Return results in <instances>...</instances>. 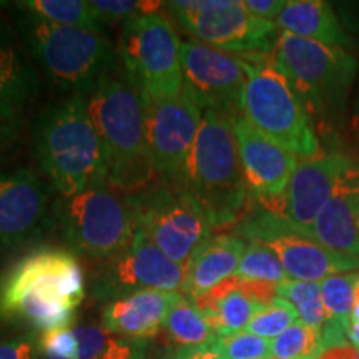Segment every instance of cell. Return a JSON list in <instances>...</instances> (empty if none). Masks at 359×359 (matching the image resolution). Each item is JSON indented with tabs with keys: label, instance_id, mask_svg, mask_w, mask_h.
I'll use <instances>...</instances> for the list:
<instances>
[{
	"label": "cell",
	"instance_id": "obj_6",
	"mask_svg": "<svg viewBox=\"0 0 359 359\" xmlns=\"http://www.w3.org/2000/svg\"><path fill=\"white\" fill-rule=\"evenodd\" d=\"M246 85L241 114L259 132L280 143L296 158H313L320 154L311 116L303 98L271 52L241 55Z\"/></svg>",
	"mask_w": 359,
	"mask_h": 359
},
{
	"label": "cell",
	"instance_id": "obj_8",
	"mask_svg": "<svg viewBox=\"0 0 359 359\" xmlns=\"http://www.w3.org/2000/svg\"><path fill=\"white\" fill-rule=\"evenodd\" d=\"M273 57L303 98L309 116H331L358 77V60L341 47L278 32Z\"/></svg>",
	"mask_w": 359,
	"mask_h": 359
},
{
	"label": "cell",
	"instance_id": "obj_15",
	"mask_svg": "<svg viewBox=\"0 0 359 359\" xmlns=\"http://www.w3.org/2000/svg\"><path fill=\"white\" fill-rule=\"evenodd\" d=\"M183 87L203 110L241 115L246 70L241 57L198 42L182 43Z\"/></svg>",
	"mask_w": 359,
	"mask_h": 359
},
{
	"label": "cell",
	"instance_id": "obj_40",
	"mask_svg": "<svg viewBox=\"0 0 359 359\" xmlns=\"http://www.w3.org/2000/svg\"><path fill=\"white\" fill-rule=\"evenodd\" d=\"M346 334L349 344H353L354 348L359 349V323H349Z\"/></svg>",
	"mask_w": 359,
	"mask_h": 359
},
{
	"label": "cell",
	"instance_id": "obj_38",
	"mask_svg": "<svg viewBox=\"0 0 359 359\" xmlns=\"http://www.w3.org/2000/svg\"><path fill=\"white\" fill-rule=\"evenodd\" d=\"M173 359H226L222 353H218L213 348V344L210 346H187L180 348L175 353Z\"/></svg>",
	"mask_w": 359,
	"mask_h": 359
},
{
	"label": "cell",
	"instance_id": "obj_2",
	"mask_svg": "<svg viewBox=\"0 0 359 359\" xmlns=\"http://www.w3.org/2000/svg\"><path fill=\"white\" fill-rule=\"evenodd\" d=\"M34 148L40 170L60 198L109 185V156L82 97L45 107L35 123Z\"/></svg>",
	"mask_w": 359,
	"mask_h": 359
},
{
	"label": "cell",
	"instance_id": "obj_7",
	"mask_svg": "<svg viewBox=\"0 0 359 359\" xmlns=\"http://www.w3.org/2000/svg\"><path fill=\"white\" fill-rule=\"evenodd\" d=\"M53 218L72 253L107 262L132 243L137 213L132 196L109 185L88 188L53 203Z\"/></svg>",
	"mask_w": 359,
	"mask_h": 359
},
{
	"label": "cell",
	"instance_id": "obj_30",
	"mask_svg": "<svg viewBox=\"0 0 359 359\" xmlns=\"http://www.w3.org/2000/svg\"><path fill=\"white\" fill-rule=\"evenodd\" d=\"M359 281V273H338L320 283L323 303L326 309V321L349 326L354 304V291Z\"/></svg>",
	"mask_w": 359,
	"mask_h": 359
},
{
	"label": "cell",
	"instance_id": "obj_33",
	"mask_svg": "<svg viewBox=\"0 0 359 359\" xmlns=\"http://www.w3.org/2000/svg\"><path fill=\"white\" fill-rule=\"evenodd\" d=\"M93 12L100 24H127L161 11L165 2L154 0H90Z\"/></svg>",
	"mask_w": 359,
	"mask_h": 359
},
{
	"label": "cell",
	"instance_id": "obj_41",
	"mask_svg": "<svg viewBox=\"0 0 359 359\" xmlns=\"http://www.w3.org/2000/svg\"><path fill=\"white\" fill-rule=\"evenodd\" d=\"M349 323H359V281L356 285V291H354V304L351 311V321Z\"/></svg>",
	"mask_w": 359,
	"mask_h": 359
},
{
	"label": "cell",
	"instance_id": "obj_44",
	"mask_svg": "<svg viewBox=\"0 0 359 359\" xmlns=\"http://www.w3.org/2000/svg\"><path fill=\"white\" fill-rule=\"evenodd\" d=\"M6 6H8L7 2H0V8H2V7H6Z\"/></svg>",
	"mask_w": 359,
	"mask_h": 359
},
{
	"label": "cell",
	"instance_id": "obj_12",
	"mask_svg": "<svg viewBox=\"0 0 359 359\" xmlns=\"http://www.w3.org/2000/svg\"><path fill=\"white\" fill-rule=\"evenodd\" d=\"M236 236L275 251L288 280L321 283L327 276L359 269V258L326 248L311 233L266 208L238 224Z\"/></svg>",
	"mask_w": 359,
	"mask_h": 359
},
{
	"label": "cell",
	"instance_id": "obj_37",
	"mask_svg": "<svg viewBox=\"0 0 359 359\" xmlns=\"http://www.w3.org/2000/svg\"><path fill=\"white\" fill-rule=\"evenodd\" d=\"M285 0H245V6L255 17L263 22L275 24L278 15H280Z\"/></svg>",
	"mask_w": 359,
	"mask_h": 359
},
{
	"label": "cell",
	"instance_id": "obj_19",
	"mask_svg": "<svg viewBox=\"0 0 359 359\" xmlns=\"http://www.w3.org/2000/svg\"><path fill=\"white\" fill-rule=\"evenodd\" d=\"M178 294L175 291L143 290L114 299L103 306V327L125 338H155Z\"/></svg>",
	"mask_w": 359,
	"mask_h": 359
},
{
	"label": "cell",
	"instance_id": "obj_45",
	"mask_svg": "<svg viewBox=\"0 0 359 359\" xmlns=\"http://www.w3.org/2000/svg\"><path fill=\"white\" fill-rule=\"evenodd\" d=\"M259 359H273V358H269V356H266V358H259Z\"/></svg>",
	"mask_w": 359,
	"mask_h": 359
},
{
	"label": "cell",
	"instance_id": "obj_16",
	"mask_svg": "<svg viewBox=\"0 0 359 359\" xmlns=\"http://www.w3.org/2000/svg\"><path fill=\"white\" fill-rule=\"evenodd\" d=\"M48 198L47 185L32 170H0V255L42 235Z\"/></svg>",
	"mask_w": 359,
	"mask_h": 359
},
{
	"label": "cell",
	"instance_id": "obj_13",
	"mask_svg": "<svg viewBox=\"0 0 359 359\" xmlns=\"http://www.w3.org/2000/svg\"><path fill=\"white\" fill-rule=\"evenodd\" d=\"M187 266L175 263L140 230L116 257L102 262L93 275L92 293L100 302H114L137 291H183Z\"/></svg>",
	"mask_w": 359,
	"mask_h": 359
},
{
	"label": "cell",
	"instance_id": "obj_24",
	"mask_svg": "<svg viewBox=\"0 0 359 359\" xmlns=\"http://www.w3.org/2000/svg\"><path fill=\"white\" fill-rule=\"evenodd\" d=\"M281 32L293 34L331 47L349 48L353 40L343 29L333 7L323 0H288L275 22Z\"/></svg>",
	"mask_w": 359,
	"mask_h": 359
},
{
	"label": "cell",
	"instance_id": "obj_17",
	"mask_svg": "<svg viewBox=\"0 0 359 359\" xmlns=\"http://www.w3.org/2000/svg\"><path fill=\"white\" fill-rule=\"evenodd\" d=\"M351 167L353 161L338 154L299 160L283 196L264 203V208L309 231L314 219L333 196L339 180Z\"/></svg>",
	"mask_w": 359,
	"mask_h": 359
},
{
	"label": "cell",
	"instance_id": "obj_9",
	"mask_svg": "<svg viewBox=\"0 0 359 359\" xmlns=\"http://www.w3.org/2000/svg\"><path fill=\"white\" fill-rule=\"evenodd\" d=\"M182 43L173 24L161 12L122 25L116 53L125 77L148 102L173 98L183 90Z\"/></svg>",
	"mask_w": 359,
	"mask_h": 359
},
{
	"label": "cell",
	"instance_id": "obj_43",
	"mask_svg": "<svg viewBox=\"0 0 359 359\" xmlns=\"http://www.w3.org/2000/svg\"><path fill=\"white\" fill-rule=\"evenodd\" d=\"M354 122H356V127H359V92H358V103H356V114H354Z\"/></svg>",
	"mask_w": 359,
	"mask_h": 359
},
{
	"label": "cell",
	"instance_id": "obj_35",
	"mask_svg": "<svg viewBox=\"0 0 359 359\" xmlns=\"http://www.w3.org/2000/svg\"><path fill=\"white\" fill-rule=\"evenodd\" d=\"M37 344L45 359H77V338L72 326L40 333Z\"/></svg>",
	"mask_w": 359,
	"mask_h": 359
},
{
	"label": "cell",
	"instance_id": "obj_22",
	"mask_svg": "<svg viewBox=\"0 0 359 359\" xmlns=\"http://www.w3.org/2000/svg\"><path fill=\"white\" fill-rule=\"evenodd\" d=\"M245 248L246 241L236 235L210 236L188 262L183 286L187 298L196 299L219 283L235 276Z\"/></svg>",
	"mask_w": 359,
	"mask_h": 359
},
{
	"label": "cell",
	"instance_id": "obj_29",
	"mask_svg": "<svg viewBox=\"0 0 359 359\" xmlns=\"http://www.w3.org/2000/svg\"><path fill=\"white\" fill-rule=\"evenodd\" d=\"M321 353V331L299 320L269 341V358L273 359H318Z\"/></svg>",
	"mask_w": 359,
	"mask_h": 359
},
{
	"label": "cell",
	"instance_id": "obj_10",
	"mask_svg": "<svg viewBox=\"0 0 359 359\" xmlns=\"http://www.w3.org/2000/svg\"><path fill=\"white\" fill-rule=\"evenodd\" d=\"M130 196L137 213V230L182 266H188L193 253L212 236L215 226L208 213L182 183L160 180Z\"/></svg>",
	"mask_w": 359,
	"mask_h": 359
},
{
	"label": "cell",
	"instance_id": "obj_3",
	"mask_svg": "<svg viewBox=\"0 0 359 359\" xmlns=\"http://www.w3.org/2000/svg\"><path fill=\"white\" fill-rule=\"evenodd\" d=\"M109 156V187L137 195L155 180L148 151L147 98L127 79L109 75L85 98Z\"/></svg>",
	"mask_w": 359,
	"mask_h": 359
},
{
	"label": "cell",
	"instance_id": "obj_42",
	"mask_svg": "<svg viewBox=\"0 0 359 359\" xmlns=\"http://www.w3.org/2000/svg\"><path fill=\"white\" fill-rule=\"evenodd\" d=\"M358 175H356V223L359 230V165H356Z\"/></svg>",
	"mask_w": 359,
	"mask_h": 359
},
{
	"label": "cell",
	"instance_id": "obj_36",
	"mask_svg": "<svg viewBox=\"0 0 359 359\" xmlns=\"http://www.w3.org/2000/svg\"><path fill=\"white\" fill-rule=\"evenodd\" d=\"M39 344L34 334L0 341V359H37Z\"/></svg>",
	"mask_w": 359,
	"mask_h": 359
},
{
	"label": "cell",
	"instance_id": "obj_28",
	"mask_svg": "<svg viewBox=\"0 0 359 359\" xmlns=\"http://www.w3.org/2000/svg\"><path fill=\"white\" fill-rule=\"evenodd\" d=\"M278 298L286 299L296 309L299 321L304 325L323 330L326 323V309L320 283L286 280L278 286Z\"/></svg>",
	"mask_w": 359,
	"mask_h": 359
},
{
	"label": "cell",
	"instance_id": "obj_14",
	"mask_svg": "<svg viewBox=\"0 0 359 359\" xmlns=\"http://www.w3.org/2000/svg\"><path fill=\"white\" fill-rule=\"evenodd\" d=\"M201 116L203 109L185 87L173 98L147 100L148 151L155 177L183 183Z\"/></svg>",
	"mask_w": 359,
	"mask_h": 359
},
{
	"label": "cell",
	"instance_id": "obj_21",
	"mask_svg": "<svg viewBox=\"0 0 359 359\" xmlns=\"http://www.w3.org/2000/svg\"><path fill=\"white\" fill-rule=\"evenodd\" d=\"M39 93L32 62L7 29H0V123L17 125Z\"/></svg>",
	"mask_w": 359,
	"mask_h": 359
},
{
	"label": "cell",
	"instance_id": "obj_1",
	"mask_svg": "<svg viewBox=\"0 0 359 359\" xmlns=\"http://www.w3.org/2000/svg\"><path fill=\"white\" fill-rule=\"evenodd\" d=\"M83 298L77 255L58 246L27 251L0 275V320L40 333L70 327Z\"/></svg>",
	"mask_w": 359,
	"mask_h": 359
},
{
	"label": "cell",
	"instance_id": "obj_18",
	"mask_svg": "<svg viewBox=\"0 0 359 359\" xmlns=\"http://www.w3.org/2000/svg\"><path fill=\"white\" fill-rule=\"evenodd\" d=\"M238 154L248 191L259 201L269 203L283 196L298 158L251 125L243 115L233 118Z\"/></svg>",
	"mask_w": 359,
	"mask_h": 359
},
{
	"label": "cell",
	"instance_id": "obj_11",
	"mask_svg": "<svg viewBox=\"0 0 359 359\" xmlns=\"http://www.w3.org/2000/svg\"><path fill=\"white\" fill-rule=\"evenodd\" d=\"M195 42L226 53L253 55L273 50L276 25L257 19L241 0L165 2Z\"/></svg>",
	"mask_w": 359,
	"mask_h": 359
},
{
	"label": "cell",
	"instance_id": "obj_20",
	"mask_svg": "<svg viewBox=\"0 0 359 359\" xmlns=\"http://www.w3.org/2000/svg\"><path fill=\"white\" fill-rule=\"evenodd\" d=\"M356 175L353 167L343 175L323 212L309 228L314 240L326 248L359 258V230L356 223Z\"/></svg>",
	"mask_w": 359,
	"mask_h": 359
},
{
	"label": "cell",
	"instance_id": "obj_39",
	"mask_svg": "<svg viewBox=\"0 0 359 359\" xmlns=\"http://www.w3.org/2000/svg\"><path fill=\"white\" fill-rule=\"evenodd\" d=\"M15 128L17 125L0 123V154L6 150V147L11 143V140H13V137H15Z\"/></svg>",
	"mask_w": 359,
	"mask_h": 359
},
{
	"label": "cell",
	"instance_id": "obj_5",
	"mask_svg": "<svg viewBox=\"0 0 359 359\" xmlns=\"http://www.w3.org/2000/svg\"><path fill=\"white\" fill-rule=\"evenodd\" d=\"M203 205L213 226L233 223L248 200L233 116L203 110L182 183Z\"/></svg>",
	"mask_w": 359,
	"mask_h": 359
},
{
	"label": "cell",
	"instance_id": "obj_27",
	"mask_svg": "<svg viewBox=\"0 0 359 359\" xmlns=\"http://www.w3.org/2000/svg\"><path fill=\"white\" fill-rule=\"evenodd\" d=\"M163 330L182 348L210 346L218 338L196 304L182 293L170 308Z\"/></svg>",
	"mask_w": 359,
	"mask_h": 359
},
{
	"label": "cell",
	"instance_id": "obj_23",
	"mask_svg": "<svg viewBox=\"0 0 359 359\" xmlns=\"http://www.w3.org/2000/svg\"><path fill=\"white\" fill-rule=\"evenodd\" d=\"M191 302L196 304L217 336H230L246 331L251 318L264 306L255 302L241 288V280L236 275Z\"/></svg>",
	"mask_w": 359,
	"mask_h": 359
},
{
	"label": "cell",
	"instance_id": "obj_32",
	"mask_svg": "<svg viewBox=\"0 0 359 359\" xmlns=\"http://www.w3.org/2000/svg\"><path fill=\"white\" fill-rule=\"evenodd\" d=\"M298 320L299 318L296 309L286 299L276 298L273 303L264 304V306L258 309L257 314L251 318L246 331L269 341L285 333Z\"/></svg>",
	"mask_w": 359,
	"mask_h": 359
},
{
	"label": "cell",
	"instance_id": "obj_34",
	"mask_svg": "<svg viewBox=\"0 0 359 359\" xmlns=\"http://www.w3.org/2000/svg\"><path fill=\"white\" fill-rule=\"evenodd\" d=\"M213 348L226 359H259L269 356V341L251 334L248 331L218 336Z\"/></svg>",
	"mask_w": 359,
	"mask_h": 359
},
{
	"label": "cell",
	"instance_id": "obj_25",
	"mask_svg": "<svg viewBox=\"0 0 359 359\" xmlns=\"http://www.w3.org/2000/svg\"><path fill=\"white\" fill-rule=\"evenodd\" d=\"M77 359H145L148 341L118 336L103 326L74 327Z\"/></svg>",
	"mask_w": 359,
	"mask_h": 359
},
{
	"label": "cell",
	"instance_id": "obj_4",
	"mask_svg": "<svg viewBox=\"0 0 359 359\" xmlns=\"http://www.w3.org/2000/svg\"><path fill=\"white\" fill-rule=\"evenodd\" d=\"M17 25L30 58L70 97L92 95L115 69L118 53L103 30L53 25L24 13Z\"/></svg>",
	"mask_w": 359,
	"mask_h": 359
},
{
	"label": "cell",
	"instance_id": "obj_31",
	"mask_svg": "<svg viewBox=\"0 0 359 359\" xmlns=\"http://www.w3.org/2000/svg\"><path fill=\"white\" fill-rule=\"evenodd\" d=\"M236 276L251 281L271 283V285H280V283L288 280L285 268H283L275 251H271L262 243H257V241L246 243Z\"/></svg>",
	"mask_w": 359,
	"mask_h": 359
},
{
	"label": "cell",
	"instance_id": "obj_26",
	"mask_svg": "<svg viewBox=\"0 0 359 359\" xmlns=\"http://www.w3.org/2000/svg\"><path fill=\"white\" fill-rule=\"evenodd\" d=\"M19 13L53 25L102 30L95 12L87 0H22L15 2Z\"/></svg>",
	"mask_w": 359,
	"mask_h": 359
}]
</instances>
